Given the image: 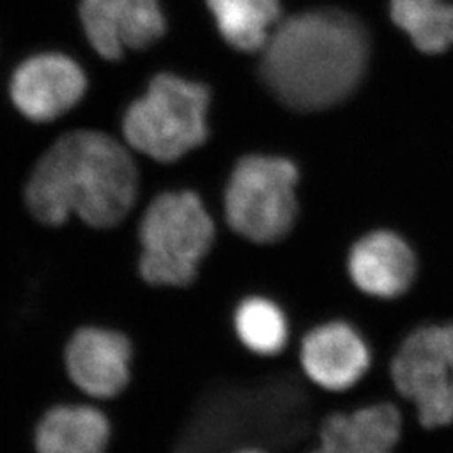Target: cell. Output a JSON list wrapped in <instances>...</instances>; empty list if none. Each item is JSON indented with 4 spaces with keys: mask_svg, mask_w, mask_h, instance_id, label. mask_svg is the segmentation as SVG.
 Returning <instances> with one entry per match:
<instances>
[{
    "mask_svg": "<svg viewBox=\"0 0 453 453\" xmlns=\"http://www.w3.org/2000/svg\"><path fill=\"white\" fill-rule=\"evenodd\" d=\"M299 368L311 387L327 395H348L372 372L370 344L344 321L316 326L301 341Z\"/></svg>",
    "mask_w": 453,
    "mask_h": 453,
    "instance_id": "obj_9",
    "label": "cell"
},
{
    "mask_svg": "<svg viewBox=\"0 0 453 453\" xmlns=\"http://www.w3.org/2000/svg\"><path fill=\"white\" fill-rule=\"evenodd\" d=\"M299 172L280 157L250 155L235 165L226 190L230 228L257 243L284 239L297 219Z\"/></svg>",
    "mask_w": 453,
    "mask_h": 453,
    "instance_id": "obj_5",
    "label": "cell"
},
{
    "mask_svg": "<svg viewBox=\"0 0 453 453\" xmlns=\"http://www.w3.org/2000/svg\"><path fill=\"white\" fill-rule=\"evenodd\" d=\"M215 226L194 192H166L140 224V274L151 286L187 288L211 250Z\"/></svg>",
    "mask_w": 453,
    "mask_h": 453,
    "instance_id": "obj_4",
    "label": "cell"
},
{
    "mask_svg": "<svg viewBox=\"0 0 453 453\" xmlns=\"http://www.w3.org/2000/svg\"><path fill=\"white\" fill-rule=\"evenodd\" d=\"M113 421L104 405L67 398L48 406L35 421V453H108Z\"/></svg>",
    "mask_w": 453,
    "mask_h": 453,
    "instance_id": "obj_12",
    "label": "cell"
},
{
    "mask_svg": "<svg viewBox=\"0 0 453 453\" xmlns=\"http://www.w3.org/2000/svg\"><path fill=\"white\" fill-rule=\"evenodd\" d=\"M393 22L405 31L413 44L426 54H438L453 46V4H391Z\"/></svg>",
    "mask_w": 453,
    "mask_h": 453,
    "instance_id": "obj_16",
    "label": "cell"
},
{
    "mask_svg": "<svg viewBox=\"0 0 453 453\" xmlns=\"http://www.w3.org/2000/svg\"><path fill=\"white\" fill-rule=\"evenodd\" d=\"M88 91L81 65L58 50L37 52L14 67L7 93L17 113L34 125H48L73 111Z\"/></svg>",
    "mask_w": 453,
    "mask_h": 453,
    "instance_id": "obj_8",
    "label": "cell"
},
{
    "mask_svg": "<svg viewBox=\"0 0 453 453\" xmlns=\"http://www.w3.org/2000/svg\"><path fill=\"white\" fill-rule=\"evenodd\" d=\"M405 425L402 408L389 400L334 410L319 423L308 453H396Z\"/></svg>",
    "mask_w": 453,
    "mask_h": 453,
    "instance_id": "obj_11",
    "label": "cell"
},
{
    "mask_svg": "<svg viewBox=\"0 0 453 453\" xmlns=\"http://www.w3.org/2000/svg\"><path fill=\"white\" fill-rule=\"evenodd\" d=\"M370 61L363 22L340 9H318L277 27L260 65V76L286 108L301 113L338 106L357 91Z\"/></svg>",
    "mask_w": 453,
    "mask_h": 453,
    "instance_id": "obj_2",
    "label": "cell"
},
{
    "mask_svg": "<svg viewBox=\"0 0 453 453\" xmlns=\"http://www.w3.org/2000/svg\"><path fill=\"white\" fill-rule=\"evenodd\" d=\"M228 453H274L271 452V450H267V449H264V447H259V445H247V447H241V449H237V450H232V452Z\"/></svg>",
    "mask_w": 453,
    "mask_h": 453,
    "instance_id": "obj_17",
    "label": "cell"
},
{
    "mask_svg": "<svg viewBox=\"0 0 453 453\" xmlns=\"http://www.w3.org/2000/svg\"><path fill=\"white\" fill-rule=\"evenodd\" d=\"M134 344L119 329L84 324L73 329L63 346V368L76 395L110 405L130 388Z\"/></svg>",
    "mask_w": 453,
    "mask_h": 453,
    "instance_id": "obj_7",
    "label": "cell"
},
{
    "mask_svg": "<svg viewBox=\"0 0 453 453\" xmlns=\"http://www.w3.org/2000/svg\"><path fill=\"white\" fill-rule=\"evenodd\" d=\"M395 391L413 406L425 430L453 423V324L415 329L389 363Z\"/></svg>",
    "mask_w": 453,
    "mask_h": 453,
    "instance_id": "obj_6",
    "label": "cell"
},
{
    "mask_svg": "<svg viewBox=\"0 0 453 453\" xmlns=\"http://www.w3.org/2000/svg\"><path fill=\"white\" fill-rule=\"evenodd\" d=\"M207 7L226 44L242 52L265 48L280 17L279 0H207Z\"/></svg>",
    "mask_w": 453,
    "mask_h": 453,
    "instance_id": "obj_14",
    "label": "cell"
},
{
    "mask_svg": "<svg viewBox=\"0 0 453 453\" xmlns=\"http://www.w3.org/2000/svg\"><path fill=\"white\" fill-rule=\"evenodd\" d=\"M234 331L243 348L257 357L282 355L291 338L284 311L265 297H249L237 306Z\"/></svg>",
    "mask_w": 453,
    "mask_h": 453,
    "instance_id": "obj_15",
    "label": "cell"
},
{
    "mask_svg": "<svg viewBox=\"0 0 453 453\" xmlns=\"http://www.w3.org/2000/svg\"><path fill=\"white\" fill-rule=\"evenodd\" d=\"M348 269L361 291L393 299L410 289L417 274V257L398 234L378 230L353 245Z\"/></svg>",
    "mask_w": 453,
    "mask_h": 453,
    "instance_id": "obj_13",
    "label": "cell"
},
{
    "mask_svg": "<svg viewBox=\"0 0 453 453\" xmlns=\"http://www.w3.org/2000/svg\"><path fill=\"white\" fill-rule=\"evenodd\" d=\"M138 188V168L125 146L101 131L74 130L37 158L24 205L41 226H65L74 215L93 228H113L134 207Z\"/></svg>",
    "mask_w": 453,
    "mask_h": 453,
    "instance_id": "obj_1",
    "label": "cell"
},
{
    "mask_svg": "<svg viewBox=\"0 0 453 453\" xmlns=\"http://www.w3.org/2000/svg\"><path fill=\"white\" fill-rule=\"evenodd\" d=\"M211 91L175 74L155 76L123 116L127 143L157 162H177L209 138Z\"/></svg>",
    "mask_w": 453,
    "mask_h": 453,
    "instance_id": "obj_3",
    "label": "cell"
},
{
    "mask_svg": "<svg viewBox=\"0 0 453 453\" xmlns=\"http://www.w3.org/2000/svg\"><path fill=\"white\" fill-rule=\"evenodd\" d=\"M426 2H440V0H391V4H426Z\"/></svg>",
    "mask_w": 453,
    "mask_h": 453,
    "instance_id": "obj_18",
    "label": "cell"
},
{
    "mask_svg": "<svg viewBox=\"0 0 453 453\" xmlns=\"http://www.w3.org/2000/svg\"><path fill=\"white\" fill-rule=\"evenodd\" d=\"M80 19L91 48L108 61L150 48L166 31L158 0H81Z\"/></svg>",
    "mask_w": 453,
    "mask_h": 453,
    "instance_id": "obj_10",
    "label": "cell"
}]
</instances>
